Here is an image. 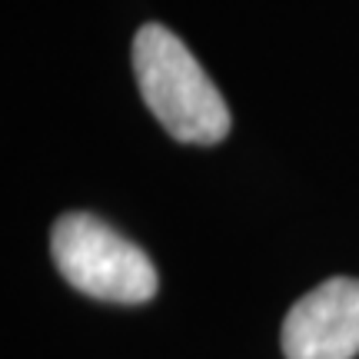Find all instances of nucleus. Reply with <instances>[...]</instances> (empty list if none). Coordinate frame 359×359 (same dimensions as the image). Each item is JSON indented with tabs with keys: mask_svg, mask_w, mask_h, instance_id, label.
Instances as JSON below:
<instances>
[{
	"mask_svg": "<svg viewBox=\"0 0 359 359\" xmlns=\"http://www.w3.org/2000/svg\"><path fill=\"white\" fill-rule=\"evenodd\" d=\"M133 74L143 103L180 143H219L230 133V107L187 43L163 24L133 37Z\"/></svg>",
	"mask_w": 359,
	"mask_h": 359,
	"instance_id": "nucleus-1",
	"label": "nucleus"
},
{
	"mask_svg": "<svg viewBox=\"0 0 359 359\" xmlns=\"http://www.w3.org/2000/svg\"><path fill=\"white\" fill-rule=\"evenodd\" d=\"M50 253L74 290L107 303H147L156 293L150 257L93 213H64L50 230Z\"/></svg>",
	"mask_w": 359,
	"mask_h": 359,
	"instance_id": "nucleus-2",
	"label": "nucleus"
},
{
	"mask_svg": "<svg viewBox=\"0 0 359 359\" xmlns=\"http://www.w3.org/2000/svg\"><path fill=\"white\" fill-rule=\"evenodd\" d=\"M280 339L286 359H353L359 353V280L333 276L296 299Z\"/></svg>",
	"mask_w": 359,
	"mask_h": 359,
	"instance_id": "nucleus-3",
	"label": "nucleus"
}]
</instances>
